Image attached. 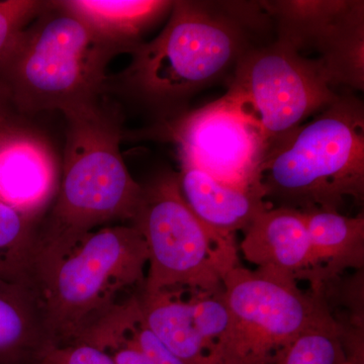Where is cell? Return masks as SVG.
<instances>
[{
    "label": "cell",
    "mask_w": 364,
    "mask_h": 364,
    "mask_svg": "<svg viewBox=\"0 0 364 364\" xmlns=\"http://www.w3.org/2000/svg\"><path fill=\"white\" fill-rule=\"evenodd\" d=\"M248 6L173 1L161 33L130 53V64L107 78L105 92L128 97L163 122L179 116L193 95L234 69L252 48L247 28L259 14Z\"/></svg>",
    "instance_id": "1"
},
{
    "label": "cell",
    "mask_w": 364,
    "mask_h": 364,
    "mask_svg": "<svg viewBox=\"0 0 364 364\" xmlns=\"http://www.w3.org/2000/svg\"><path fill=\"white\" fill-rule=\"evenodd\" d=\"M56 196L38 225L33 267L70 250L100 228L131 223L143 193L122 156V117L100 98L67 112Z\"/></svg>",
    "instance_id": "2"
},
{
    "label": "cell",
    "mask_w": 364,
    "mask_h": 364,
    "mask_svg": "<svg viewBox=\"0 0 364 364\" xmlns=\"http://www.w3.org/2000/svg\"><path fill=\"white\" fill-rule=\"evenodd\" d=\"M123 53L62 1H48L0 67V92L21 117L65 114L102 97L107 66Z\"/></svg>",
    "instance_id": "3"
},
{
    "label": "cell",
    "mask_w": 364,
    "mask_h": 364,
    "mask_svg": "<svg viewBox=\"0 0 364 364\" xmlns=\"http://www.w3.org/2000/svg\"><path fill=\"white\" fill-rule=\"evenodd\" d=\"M258 183L272 207L340 212L364 196L363 105L341 93L267 148Z\"/></svg>",
    "instance_id": "4"
},
{
    "label": "cell",
    "mask_w": 364,
    "mask_h": 364,
    "mask_svg": "<svg viewBox=\"0 0 364 364\" xmlns=\"http://www.w3.org/2000/svg\"><path fill=\"white\" fill-rule=\"evenodd\" d=\"M147 267L145 241L132 224L100 228L67 252L36 263L32 286L49 347L73 343L140 291Z\"/></svg>",
    "instance_id": "5"
},
{
    "label": "cell",
    "mask_w": 364,
    "mask_h": 364,
    "mask_svg": "<svg viewBox=\"0 0 364 364\" xmlns=\"http://www.w3.org/2000/svg\"><path fill=\"white\" fill-rule=\"evenodd\" d=\"M130 224L147 247L144 293L219 291L226 272L239 264L236 241L215 236L196 218L181 195L176 172H164L143 186Z\"/></svg>",
    "instance_id": "6"
},
{
    "label": "cell",
    "mask_w": 364,
    "mask_h": 364,
    "mask_svg": "<svg viewBox=\"0 0 364 364\" xmlns=\"http://www.w3.org/2000/svg\"><path fill=\"white\" fill-rule=\"evenodd\" d=\"M229 329L213 364H272L312 320L320 289L305 293L291 277L237 264L223 277Z\"/></svg>",
    "instance_id": "7"
},
{
    "label": "cell",
    "mask_w": 364,
    "mask_h": 364,
    "mask_svg": "<svg viewBox=\"0 0 364 364\" xmlns=\"http://www.w3.org/2000/svg\"><path fill=\"white\" fill-rule=\"evenodd\" d=\"M340 95L316 60L277 40L241 57L224 97L255 127L267 149Z\"/></svg>",
    "instance_id": "8"
},
{
    "label": "cell",
    "mask_w": 364,
    "mask_h": 364,
    "mask_svg": "<svg viewBox=\"0 0 364 364\" xmlns=\"http://www.w3.org/2000/svg\"><path fill=\"white\" fill-rule=\"evenodd\" d=\"M277 21V41L305 56L317 53L330 85L363 90V1H274L263 4Z\"/></svg>",
    "instance_id": "9"
},
{
    "label": "cell",
    "mask_w": 364,
    "mask_h": 364,
    "mask_svg": "<svg viewBox=\"0 0 364 364\" xmlns=\"http://www.w3.org/2000/svg\"><path fill=\"white\" fill-rule=\"evenodd\" d=\"M163 134L176 144L181 164L237 186H258L267 146L233 102L223 97L163 122Z\"/></svg>",
    "instance_id": "10"
},
{
    "label": "cell",
    "mask_w": 364,
    "mask_h": 364,
    "mask_svg": "<svg viewBox=\"0 0 364 364\" xmlns=\"http://www.w3.org/2000/svg\"><path fill=\"white\" fill-rule=\"evenodd\" d=\"M59 181L51 146L30 127L0 141V202L41 220L56 196Z\"/></svg>",
    "instance_id": "11"
},
{
    "label": "cell",
    "mask_w": 364,
    "mask_h": 364,
    "mask_svg": "<svg viewBox=\"0 0 364 364\" xmlns=\"http://www.w3.org/2000/svg\"><path fill=\"white\" fill-rule=\"evenodd\" d=\"M244 259L256 269L291 277L310 279L312 249L305 215L293 208L270 207L244 231L238 245Z\"/></svg>",
    "instance_id": "12"
},
{
    "label": "cell",
    "mask_w": 364,
    "mask_h": 364,
    "mask_svg": "<svg viewBox=\"0 0 364 364\" xmlns=\"http://www.w3.org/2000/svg\"><path fill=\"white\" fill-rule=\"evenodd\" d=\"M184 200L215 236L235 241L256 217L272 207L260 186H243L220 181L203 170L181 164L177 173Z\"/></svg>",
    "instance_id": "13"
},
{
    "label": "cell",
    "mask_w": 364,
    "mask_h": 364,
    "mask_svg": "<svg viewBox=\"0 0 364 364\" xmlns=\"http://www.w3.org/2000/svg\"><path fill=\"white\" fill-rule=\"evenodd\" d=\"M75 342L97 347L116 364H184L146 325L139 291L105 313Z\"/></svg>",
    "instance_id": "14"
},
{
    "label": "cell",
    "mask_w": 364,
    "mask_h": 364,
    "mask_svg": "<svg viewBox=\"0 0 364 364\" xmlns=\"http://www.w3.org/2000/svg\"><path fill=\"white\" fill-rule=\"evenodd\" d=\"M312 249L314 287L338 277L348 269L364 265V217H348L341 212L312 210L301 212Z\"/></svg>",
    "instance_id": "15"
},
{
    "label": "cell",
    "mask_w": 364,
    "mask_h": 364,
    "mask_svg": "<svg viewBox=\"0 0 364 364\" xmlns=\"http://www.w3.org/2000/svg\"><path fill=\"white\" fill-rule=\"evenodd\" d=\"M83 21L124 53L142 44L144 36L165 14L173 1L163 0H62Z\"/></svg>",
    "instance_id": "16"
},
{
    "label": "cell",
    "mask_w": 364,
    "mask_h": 364,
    "mask_svg": "<svg viewBox=\"0 0 364 364\" xmlns=\"http://www.w3.org/2000/svg\"><path fill=\"white\" fill-rule=\"evenodd\" d=\"M144 321L184 364H212L213 348L203 339L191 313L188 289L139 291Z\"/></svg>",
    "instance_id": "17"
},
{
    "label": "cell",
    "mask_w": 364,
    "mask_h": 364,
    "mask_svg": "<svg viewBox=\"0 0 364 364\" xmlns=\"http://www.w3.org/2000/svg\"><path fill=\"white\" fill-rule=\"evenodd\" d=\"M48 348L32 284L0 280V364H39Z\"/></svg>",
    "instance_id": "18"
},
{
    "label": "cell",
    "mask_w": 364,
    "mask_h": 364,
    "mask_svg": "<svg viewBox=\"0 0 364 364\" xmlns=\"http://www.w3.org/2000/svg\"><path fill=\"white\" fill-rule=\"evenodd\" d=\"M272 364H348L341 326L322 291L311 322L277 354Z\"/></svg>",
    "instance_id": "19"
},
{
    "label": "cell",
    "mask_w": 364,
    "mask_h": 364,
    "mask_svg": "<svg viewBox=\"0 0 364 364\" xmlns=\"http://www.w3.org/2000/svg\"><path fill=\"white\" fill-rule=\"evenodd\" d=\"M40 220L0 202V280L32 284L36 235Z\"/></svg>",
    "instance_id": "20"
},
{
    "label": "cell",
    "mask_w": 364,
    "mask_h": 364,
    "mask_svg": "<svg viewBox=\"0 0 364 364\" xmlns=\"http://www.w3.org/2000/svg\"><path fill=\"white\" fill-rule=\"evenodd\" d=\"M47 4L40 0H0V67L21 33Z\"/></svg>",
    "instance_id": "21"
},
{
    "label": "cell",
    "mask_w": 364,
    "mask_h": 364,
    "mask_svg": "<svg viewBox=\"0 0 364 364\" xmlns=\"http://www.w3.org/2000/svg\"><path fill=\"white\" fill-rule=\"evenodd\" d=\"M43 360L47 364H116L104 351L85 342L50 347Z\"/></svg>",
    "instance_id": "22"
},
{
    "label": "cell",
    "mask_w": 364,
    "mask_h": 364,
    "mask_svg": "<svg viewBox=\"0 0 364 364\" xmlns=\"http://www.w3.org/2000/svg\"><path fill=\"white\" fill-rule=\"evenodd\" d=\"M26 126L23 117L14 111L0 92V141Z\"/></svg>",
    "instance_id": "23"
},
{
    "label": "cell",
    "mask_w": 364,
    "mask_h": 364,
    "mask_svg": "<svg viewBox=\"0 0 364 364\" xmlns=\"http://www.w3.org/2000/svg\"><path fill=\"white\" fill-rule=\"evenodd\" d=\"M39 364H47V363H46L45 361L43 360V359H42V361H41V363Z\"/></svg>",
    "instance_id": "24"
}]
</instances>
